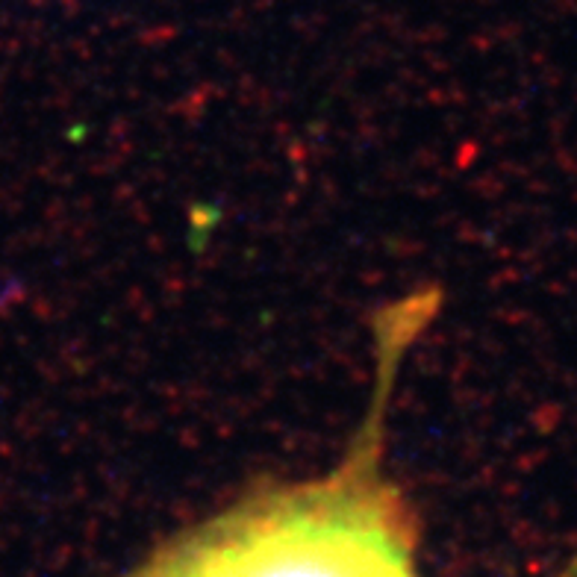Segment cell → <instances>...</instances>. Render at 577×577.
<instances>
[{"instance_id":"6da1fadb","label":"cell","mask_w":577,"mask_h":577,"mask_svg":"<svg viewBox=\"0 0 577 577\" xmlns=\"http://www.w3.org/2000/svg\"><path fill=\"white\" fill-rule=\"evenodd\" d=\"M439 307L442 292L421 286L374 313L366 419L333 469L248 489L124 577H419V527L386 469V427L401 366Z\"/></svg>"}]
</instances>
